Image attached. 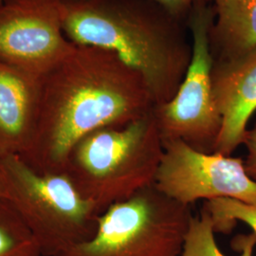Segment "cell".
Wrapping results in <instances>:
<instances>
[{"mask_svg":"<svg viewBox=\"0 0 256 256\" xmlns=\"http://www.w3.org/2000/svg\"><path fill=\"white\" fill-rule=\"evenodd\" d=\"M164 144L151 112L120 128H104L70 150L64 172L100 212L155 184Z\"/></svg>","mask_w":256,"mask_h":256,"instance_id":"3","label":"cell"},{"mask_svg":"<svg viewBox=\"0 0 256 256\" xmlns=\"http://www.w3.org/2000/svg\"><path fill=\"white\" fill-rule=\"evenodd\" d=\"M216 12L209 32L214 61L245 54L256 46V0H207Z\"/></svg>","mask_w":256,"mask_h":256,"instance_id":"11","label":"cell"},{"mask_svg":"<svg viewBox=\"0 0 256 256\" xmlns=\"http://www.w3.org/2000/svg\"><path fill=\"white\" fill-rule=\"evenodd\" d=\"M42 78L0 62V155L25 156L36 131Z\"/></svg>","mask_w":256,"mask_h":256,"instance_id":"10","label":"cell"},{"mask_svg":"<svg viewBox=\"0 0 256 256\" xmlns=\"http://www.w3.org/2000/svg\"><path fill=\"white\" fill-rule=\"evenodd\" d=\"M1 2H2V0H0V3H1Z\"/></svg>","mask_w":256,"mask_h":256,"instance_id":"18","label":"cell"},{"mask_svg":"<svg viewBox=\"0 0 256 256\" xmlns=\"http://www.w3.org/2000/svg\"><path fill=\"white\" fill-rule=\"evenodd\" d=\"M64 36L116 52L142 75L154 106L170 101L191 63L187 21L152 0H61Z\"/></svg>","mask_w":256,"mask_h":256,"instance_id":"2","label":"cell"},{"mask_svg":"<svg viewBox=\"0 0 256 256\" xmlns=\"http://www.w3.org/2000/svg\"><path fill=\"white\" fill-rule=\"evenodd\" d=\"M0 256H43L36 238L8 202L0 204Z\"/></svg>","mask_w":256,"mask_h":256,"instance_id":"13","label":"cell"},{"mask_svg":"<svg viewBox=\"0 0 256 256\" xmlns=\"http://www.w3.org/2000/svg\"><path fill=\"white\" fill-rule=\"evenodd\" d=\"M192 216L191 206L154 184L112 204L99 216L90 239L56 256H180Z\"/></svg>","mask_w":256,"mask_h":256,"instance_id":"5","label":"cell"},{"mask_svg":"<svg viewBox=\"0 0 256 256\" xmlns=\"http://www.w3.org/2000/svg\"><path fill=\"white\" fill-rule=\"evenodd\" d=\"M8 202L7 200V192H6V188L3 182V178L0 174V204H2L3 202Z\"/></svg>","mask_w":256,"mask_h":256,"instance_id":"17","label":"cell"},{"mask_svg":"<svg viewBox=\"0 0 256 256\" xmlns=\"http://www.w3.org/2000/svg\"><path fill=\"white\" fill-rule=\"evenodd\" d=\"M153 106L142 75L116 52L75 45L42 78L36 135L22 158L39 172H64L82 138L100 128L124 126Z\"/></svg>","mask_w":256,"mask_h":256,"instance_id":"1","label":"cell"},{"mask_svg":"<svg viewBox=\"0 0 256 256\" xmlns=\"http://www.w3.org/2000/svg\"><path fill=\"white\" fill-rule=\"evenodd\" d=\"M74 46L63 30L61 0L0 3V62L43 78Z\"/></svg>","mask_w":256,"mask_h":256,"instance_id":"8","label":"cell"},{"mask_svg":"<svg viewBox=\"0 0 256 256\" xmlns=\"http://www.w3.org/2000/svg\"><path fill=\"white\" fill-rule=\"evenodd\" d=\"M210 212L216 232L230 234L241 221L256 234V204L232 198H216L205 202L204 207Z\"/></svg>","mask_w":256,"mask_h":256,"instance_id":"14","label":"cell"},{"mask_svg":"<svg viewBox=\"0 0 256 256\" xmlns=\"http://www.w3.org/2000/svg\"><path fill=\"white\" fill-rule=\"evenodd\" d=\"M210 80L223 120L214 153L230 156L244 144L256 111V46L236 58L214 61Z\"/></svg>","mask_w":256,"mask_h":256,"instance_id":"9","label":"cell"},{"mask_svg":"<svg viewBox=\"0 0 256 256\" xmlns=\"http://www.w3.org/2000/svg\"><path fill=\"white\" fill-rule=\"evenodd\" d=\"M7 200L36 238L43 256H56L94 236L101 212L66 172H39L19 155H0Z\"/></svg>","mask_w":256,"mask_h":256,"instance_id":"4","label":"cell"},{"mask_svg":"<svg viewBox=\"0 0 256 256\" xmlns=\"http://www.w3.org/2000/svg\"><path fill=\"white\" fill-rule=\"evenodd\" d=\"M214 227L210 212L203 208L200 216H194L186 234L180 256H226L220 250L214 238ZM256 234H238L232 240V247L239 256H254Z\"/></svg>","mask_w":256,"mask_h":256,"instance_id":"12","label":"cell"},{"mask_svg":"<svg viewBox=\"0 0 256 256\" xmlns=\"http://www.w3.org/2000/svg\"><path fill=\"white\" fill-rule=\"evenodd\" d=\"M247 148V156L244 164L248 174L256 182V124L252 129H248L244 144Z\"/></svg>","mask_w":256,"mask_h":256,"instance_id":"16","label":"cell"},{"mask_svg":"<svg viewBox=\"0 0 256 256\" xmlns=\"http://www.w3.org/2000/svg\"><path fill=\"white\" fill-rule=\"evenodd\" d=\"M214 18L209 1H194L187 19L192 34L191 63L174 97L151 110L162 144L182 142L206 154L214 153L223 124L210 80L214 58L209 32Z\"/></svg>","mask_w":256,"mask_h":256,"instance_id":"6","label":"cell"},{"mask_svg":"<svg viewBox=\"0 0 256 256\" xmlns=\"http://www.w3.org/2000/svg\"><path fill=\"white\" fill-rule=\"evenodd\" d=\"M164 148L155 186L166 196L187 206L216 198L256 204V182L243 158L202 153L182 142H166Z\"/></svg>","mask_w":256,"mask_h":256,"instance_id":"7","label":"cell"},{"mask_svg":"<svg viewBox=\"0 0 256 256\" xmlns=\"http://www.w3.org/2000/svg\"><path fill=\"white\" fill-rule=\"evenodd\" d=\"M174 18L187 21L196 0H152Z\"/></svg>","mask_w":256,"mask_h":256,"instance_id":"15","label":"cell"}]
</instances>
